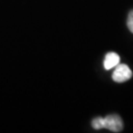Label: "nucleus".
Returning a JSON list of instances; mask_svg holds the SVG:
<instances>
[{"label": "nucleus", "mask_w": 133, "mask_h": 133, "mask_svg": "<svg viewBox=\"0 0 133 133\" xmlns=\"http://www.w3.org/2000/svg\"><path fill=\"white\" fill-rule=\"evenodd\" d=\"M92 127L94 129H109L112 132H120L123 129V121L118 114H109L105 117H96L92 120Z\"/></svg>", "instance_id": "nucleus-1"}, {"label": "nucleus", "mask_w": 133, "mask_h": 133, "mask_svg": "<svg viewBox=\"0 0 133 133\" xmlns=\"http://www.w3.org/2000/svg\"><path fill=\"white\" fill-rule=\"evenodd\" d=\"M132 77V71L126 64H117L112 73V80L117 83H122Z\"/></svg>", "instance_id": "nucleus-2"}, {"label": "nucleus", "mask_w": 133, "mask_h": 133, "mask_svg": "<svg viewBox=\"0 0 133 133\" xmlns=\"http://www.w3.org/2000/svg\"><path fill=\"white\" fill-rule=\"evenodd\" d=\"M119 61H120V57L117 53L109 52L105 54V60H104V67L105 70H109L119 64Z\"/></svg>", "instance_id": "nucleus-3"}, {"label": "nucleus", "mask_w": 133, "mask_h": 133, "mask_svg": "<svg viewBox=\"0 0 133 133\" xmlns=\"http://www.w3.org/2000/svg\"><path fill=\"white\" fill-rule=\"evenodd\" d=\"M127 28L133 34V10L129 12L128 17H127Z\"/></svg>", "instance_id": "nucleus-4"}]
</instances>
